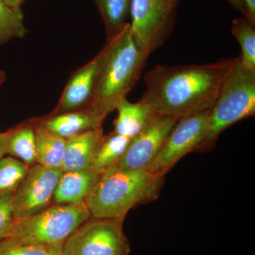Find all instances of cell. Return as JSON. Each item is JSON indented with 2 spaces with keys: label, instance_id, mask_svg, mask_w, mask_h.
Segmentation results:
<instances>
[{
  "label": "cell",
  "instance_id": "1",
  "mask_svg": "<svg viewBox=\"0 0 255 255\" xmlns=\"http://www.w3.org/2000/svg\"><path fill=\"white\" fill-rule=\"evenodd\" d=\"M239 58L204 65H156L145 74L141 100L154 113L178 120L209 110Z\"/></svg>",
  "mask_w": 255,
  "mask_h": 255
},
{
  "label": "cell",
  "instance_id": "2",
  "mask_svg": "<svg viewBox=\"0 0 255 255\" xmlns=\"http://www.w3.org/2000/svg\"><path fill=\"white\" fill-rule=\"evenodd\" d=\"M89 108L102 121L116 110L140 78L147 58L134 41L130 23L109 37Z\"/></svg>",
  "mask_w": 255,
  "mask_h": 255
},
{
  "label": "cell",
  "instance_id": "3",
  "mask_svg": "<svg viewBox=\"0 0 255 255\" xmlns=\"http://www.w3.org/2000/svg\"><path fill=\"white\" fill-rule=\"evenodd\" d=\"M164 178L147 169L124 171L111 167L101 174L85 204L92 217L125 219L132 208L157 199Z\"/></svg>",
  "mask_w": 255,
  "mask_h": 255
},
{
  "label": "cell",
  "instance_id": "4",
  "mask_svg": "<svg viewBox=\"0 0 255 255\" xmlns=\"http://www.w3.org/2000/svg\"><path fill=\"white\" fill-rule=\"evenodd\" d=\"M85 202L53 204L28 219L14 223L0 247L63 246L82 223L91 218Z\"/></svg>",
  "mask_w": 255,
  "mask_h": 255
},
{
  "label": "cell",
  "instance_id": "5",
  "mask_svg": "<svg viewBox=\"0 0 255 255\" xmlns=\"http://www.w3.org/2000/svg\"><path fill=\"white\" fill-rule=\"evenodd\" d=\"M255 114V71L241 63V55L209 110L205 138L198 151L214 147L221 132Z\"/></svg>",
  "mask_w": 255,
  "mask_h": 255
},
{
  "label": "cell",
  "instance_id": "6",
  "mask_svg": "<svg viewBox=\"0 0 255 255\" xmlns=\"http://www.w3.org/2000/svg\"><path fill=\"white\" fill-rule=\"evenodd\" d=\"M124 220L90 218L63 243L62 255H129Z\"/></svg>",
  "mask_w": 255,
  "mask_h": 255
},
{
  "label": "cell",
  "instance_id": "7",
  "mask_svg": "<svg viewBox=\"0 0 255 255\" xmlns=\"http://www.w3.org/2000/svg\"><path fill=\"white\" fill-rule=\"evenodd\" d=\"M175 10L163 0H131L130 32L142 55L147 58L158 48L173 27Z\"/></svg>",
  "mask_w": 255,
  "mask_h": 255
},
{
  "label": "cell",
  "instance_id": "8",
  "mask_svg": "<svg viewBox=\"0 0 255 255\" xmlns=\"http://www.w3.org/2000/svg\"><path fill=\"white\" fill-rule=\"evenodd\" d=\"M209 110L179 119L147 170L165 176L183 157L198 151L207 132Z\"/></svg>",
  "mask_w": 255,
  "mask_h": 255
},
{
  "label": "cell",
  "instance_id": "9",
  "mask_svg": "<svg viewBox=\"0 0 255 255\" xmlns=\"http://www.w3.org/2000/svg\"><path fill=\"white\" fill-rule=\"evenodd\" d=\"M63 171L35 164L13 196L15 223L41 212L53 204V196Z\"/></svg>",
  "mask_w": 255,
  "mask_h": 255
},
{
  "label": "cell",
  "instance_id": "10",
  "mask_svg": "<svg viewBox=\"0 0 255 255\" xmlns=\"http://www.w3.org/2000/svg\"><path fill=\"white\" fill-rule=\"evenodd\" d=\"M177 122V119L155 114L141 131L130 139L125 152L112 167L124 171L147 169Z\"/></svg>",
  "mask_w": 255,
  "mask_h": 255
},
{
  "label": "cell",
  "instance_id": "11",
  "mask_svg": "<svg viewBox=\"0 0 255 255\" xmlns=\"http://www.w3.org/2000/svg\"><path fill=\"white\" fill-rule=\"evenodd\" d=\"M102 58L101 50L90 63L74 74L52 116L84 110L90 106Z\"/></svg>",
  "mask_w": 255,
  "mask_h": 255
},
{
  "label": "cell",
  "instance_id": "12",
  "mask_svg": "<svg viewBox=\"0 0 255 255\" xmlns=\"http://www.w3.org/2000/svg\"><path fill=\"white\" fill-rule=\"evenodd\" d=\"M104 135L101 127L66 140L60 169L63 172L90 169Z\"/></svg>",
  "mask_w": 255,
  "mask_h": 255
},
{
  "label": "cell",
  "instance_id": "13",
  "mask_svg": "<svg viewBox=\"0 0 255 255\" xmlns=\"http://www.w3.org/2000/svg\"><path fill=\"white\" fill-rule=\"evenodd\" d=\"M39 121L45 127L65 140L98 128L102 127L104 122L89 107L68 113L50 115L48 118Z\"/></svg>",
  "mask_w": 255,
  "mask_h": 255
},
{
  "label": "cell",
  "instance_id": "14",
  "mask_svg": "<svg viewBox=\"0 0 255 255\" xmlns=\"http://www.w3.org/2000/svg\"><path fill=\"white\" fill-rule=\"evenodd\" d=\"M101 174L91 169L63 172L53 196V204L85 202L100 179Z\"/></svg>",
  "mask_w": 255,
  "mask_h": 255
},
{
  "label": "cell",
  "instance_id": "15",
  "mask_svg": "<svg viewBox=\"0 0 255 255\" xmlns=\"http://www.w3.org/2000/svg\"><path fill=\"white\" fill-rule=\"evenodd\" d=\"M115 110L118 117L114 122L113 132L130 138L141 131L155 114L144 101L131 103L127 97L119 102Z\"/></svg>",
  "mask_w": 255,
  "mask_h": 255
},
{
  "label": "cell",
  "instance_id": "16",
  "mask_svg": "<svg viewBox=\"0 0 255 255\" xmlns=\"http://www.w3.org/2000/svg\"><path fill=\"white\" fill-rule=\"evenodd\" d=\"M35 121L37 163L48 168H60L65 153L66 140Z\"/></svg>",
  "mask_w": 255,
  "mask_h": 255
},
{
  "label": "cell",
  "instance_id": "17",
  "mask_svg": "<svg viewBox=\"0 0 255 255\" xmlns=\"http://www.w3.org/2000/svg\"><path fill=\"white\" fill-rule=\"evenodd\" d=\"M8 131L7 154L30 167L37 164L35 121L19 124Z\"/></svg>",
  "mask_w": 255,
  "mask_h": 255
},
{
  "label": "cell",
  "instance_id": "18",
  "mask_svg": "<svg viewBox=\"0 0 255 255\" xmlns=\"http://www.w3.org/2000/svg\"><path fill=\"white\" fill-rule=\"evenodd\" d=\"M130 139L114 132L104 135L90 169L102 174L113 167L125 152Z\"/></svg>",
  "mask_w": 255,
  "mask_h": 255
},
{
  "label": "cell",
  "instance_id": "19",
  "mask_svg": "<svg viewBox=\"0 0 255 255\" xmlns=\"http://www.w3.org/2000/svg\"><path fill=\"white\" fill-rule=\"evenodd\" d=\"M105 21L107 36H113L125 26L131 0H96Z\"/></svg>",
  "mask_w": 255,
  "mask_h": 255
},
{
  "label": "cell",
  "instance_id": "20",
  "mask_svg": "<svg viewBox=\"0 0 255 255\" xmlns=\"http://www.w3.org/2000/svg\"><path fill=\"white\" fill-rule=\"evenodd\" d=\"M27 32L21 8L10 6L0 0V46L13 38H23Z\"/></svg>",
  "mask_w": 255,
  "mask_h": 255
},
{
  "label": "cell",
  "instance_id": "21",
  "mask_svg": "<svg viewBox=\"0 0 255 255\" xmlns=\"http://www.w3.org/2000/svg\"><path fill=\"white\" fill-rule=\"evenodd\" d=\"M29 167L11 156L0 159V196L14 194L27 174Z\"/></svg>",
  "mask_w": 255,
  "mask_h": 255
},
{
  "label": "cell",
  "instance_id": "22",
  "mask_svg": "<svg viewBox=\"0 0 255 255\" xmlns=\"http://www.w3.org/2000/svg\"><path fill=\"white\" fill-rule=\"evenodd\" d=\"M245 17L233 20L231 33L241 45V63L245 68L255 71V31Z\"/></svg>",
  "mask_w": 255,
  "mask_h": 255
},
{
  "label": "cell",
  "instance_id": "23",
  "mask_svg": "<svg viewBox=\"0 0 255 255\" xmlns=\"http://www.w3.org/2000/svg\"><path fill=\"white\" fill-rule=\"evenodd\" d=\"M0 255H62V246L0 247Z\"/></svg>",
  "mask_w": 255,
  "mask_h": 255
},
{
  "label": "cell",
  "instance_id": "24",
  "mask_svg": "<svg viewBox=\"0 0 255 255\" xmlns=\"http://www.w3.org/2000/svg\"><path fill=\"white\" fill-rule=\"evenodd\" d=\"M13 196L14 194L0 196V241L7 236L15 223Z\"/></svg>",
  "mask_w": 255,
  "mask_h": 255
},
{
  "label": "cell",
  "instance_id": "25",
  "mask_svg": "<svg viewBox=\"0 0 255 255\" xmlns=\"http://www.w3.org/2000/svg\"><path fill=\"white\" fill-rule=\"evenodd\" d=\"M246 8V18L248 22L255 27V0H243Z\"/></svg>",
  "mask_w": 255,
  "mask_h": 255
},
{
  "label": "cell",
  "instance_id": "26",
  "mask_svg": "<svg viewBox=\"0 0 255 255\" xmlns=\"http://www.w3.org/2000/svg\"><path fill=\"white\" fill-rule=\"evenodd\" d=\"M9 131L0 132V159L7 154V143Z\"/></svg>",
  "mask_w": 255,
  "mask_h": 255
},
{
  "label": "cell",
  "instance_id": "27",
  "mask_svg": "<svg viewBox=\"0 0 255 255\" xmlns=\"http://www.w3.org/2000/svg\"><path fill=\"white\" fill-rule=\"evenodd\" d=\"M234 9L238 10L243 15H246V8H245L243 0H226Z\"/></svg>",
  "mask_w": 255,
  "mask_h": 255
},
{
  "label": "cell",
  "instance_id": "28",
  "mask_svg": "<svg viewBox=\"0 0 255 255\" xmlns=\"http://www.w3.org/2000/svg\"><path fill=\"white\" fill-rule=\"evenodd\" d=\"M6 4L14 7L21 8V5L25 0H3Z\"/></svg>",
  "mask_w": 255,
  "mask_h": 255
},
{
  "label": "cell",
  "instance_id": "29",
  "mask_svg": "<svg viewBox=\"0 0 255 255\" xmlns=\"http://www.w3.org/2000/svg\"><path fill=\"white\" fill-rule=\"evenodd\" d=\"M179 0H163L164 3L167 4V6L170 9L176 10L178 1Z\"/></svg>",
  "mask_w": 255,
  "mask_h": 255
},
{
  "label": "cell",
  "instance_id": "30",
  "mask_svg": "<svg viewBox=\"0 0 255 255\" xmlns=\"http://www.w3.org/2000/svg\"><path fill=\"white\" fill-rule=\"evenodd\" d=\"M6 73H5L4 71H3V70H1V71H0V87L1 86V85H2L5 81H6Z\"/></svg>",
  "mask_w": 255,
  "mask_h": 255
},
{
  "label": "cell",
  "instance_id": "31",
  "mask_svg": "<svg viewBox=\"0 0 255 255\" xmlns=\"http://www.w3.org/2000/svg\"><path fill=\"white\" fill-rule=\"evenodd\" d=\"M95 1H96V0H95Z\"/></svg>",
  "mask_w": 255,
  "mask_h": 255
}]
</instances>
